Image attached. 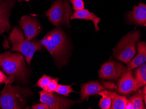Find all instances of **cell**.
I'll return each mask as SVG.
<instances>
[{
	"label": "cell",
	"instance_id": "obj_1",
	"mask_svg": "<svg viewBox=\"0 0 146 109\" xmlns=\"http://www.w3.org/2000/svg\"><path fill=\"white\" fill-rule=\"evenodd\" d=\"M39 42L55 60L64 63L68 54V45L64 31L60 27L49 32Z\"/></svg>",
	"mask_w": 146,
	"mask_h": 109
},
{
	"label": "cell",
	"instance_id": "obj_2",
	"mask_svg": "<svg viewBox=\"0 0 146 109\" xmlns=\"http://www.w3.org/2000/svg\"><path fill=\"white\" fill-rule=\"evenodd\" d=\"M32 94V92L28 89L6 84L0 97V109H23L26 99Z\"/></svg>",
	"mask_w": 146,
	"mask_h": 109
},
{
	"label": "cell",
	"instance_id": "obj_3",
	"mask_svg": "<svg viewBox=\"0 0 146 109\" xmlns=\"http://www.w3.org/2000/svg\"><path fill=\"white\" fill-rule=\"evenodd\" d=\"M9 40L12 44L11 51L18 52L25 56V60L29 65L35 53L42 48L39 41L26 40L22 31L17 27L11 31Z\"/></svg>",
	"mask_w": 146,
	"mask_h": 109
},
{
	"label": "cell",
	"instance_id": "obj_4",
	"mask_svg": "<svg viewBox=\"0 0 146 109\" xmlns=\"http://www.w3.org/2000/svg\"><path fill=\"white\" fill-rule=\"evenodd\" d=\"M140 31L128 33L119 41L113 51L115 58L127 65L136 54V44L141 39Z\"/></svg>",
	"mask_w": 146,
	"mask_h": 109
},
{
	"label": "cell",
	"instance_id": "obj_5",
	"mask_svg": "<svg viewBox=\"0 0 146 109\" xmlns=\"http://www.w3.org/2000/svg\"><path fill=\"white\" fill-rule=\"evenodd\" d=\"M71 15L72 11L68 0H56L45 14L52 25L56 27L65 26L69 28L70 27Z\"/></svg>",
	"mask_w": 146,
	"mask_h": 109
},
{
	"label": "cell",
	"instance_id": "obj_6",
	"mask_svg": "<svg viewBox=\"0 0 146 109\" xmlns=\"http://www.w3.org/2000/svg\"><path fill=\"white\" fill-rule=\"evenodd\" d=\"M0 67L7 75L14 76L21 80L25 79L26 66L24 58L21 54L9 51L2 54Z\"/></svg>",
	"mask_w": 146,
	"mask_h": 109
},
{
	"label": "cell",
	"instance_id": "obj_7",
	"mask_svg": "<svg viewBox=\"0 0 146 109\" xmlns=\"http://www.w3.org/2000/svg\"><path fill=\"white\" fill-rule=\"evenodd\" d=\"M40 101L46 104L50 109H69L81 100L72 101L56 94L54 92L42 91L39 92Z\"/></svg>",
	"mask_w": 146,
	"mask_h": 109
},
{
	"label": "cell",
	"instance_id": "obj_8",
	"mask_svg": "<svg viewBox=\"0 0 146 109\" xmlns=\"http://www.w3.org/2000/svg\"><path fill=\"white\" fill-rule=\"evenodd\" d=\"M129 70L128 67L114 61L103 63L98 71L99 78L103 79L116 80Z\"/></svg>",
	"mask_w": 146,
	"mask_h": 109
},
{
	"label": "cell",
	"instance_id": "obj_9",
	"mask_svg": "<svg viewBox=\"0 0 146 109\" xmlns=\"http://www.w3.org/2000/svg\"><path fill=\"white\" fill-rule=\"evenodd\" d=\"M20 27L24 31L26 40H32L41 32L42 28L38 20L28 15L23 16L19 21Z\"/></svg>",
	"mask_w": 146,
	"mask_h": 109
},
{
	"label": "cell",
	"instance_id": "obj_10",
	"mask_svg": "<svg viewBox=\"0 0 146 109\" xmlns=\"http://www.w3.org/2000/svg\"><path fill=\"white\" fill-rule=\"evenodd\" d=\"M15 0H0V33H9L11 29L9 17Z\"/></svg>",
	"mask_w": 146,
	"mask_h": 109
},
{
	"label": "cell",
	"instance_id": "obj_11",
	"mask_svg": "<svg viewBox=\"0 0 146 109\" xmlns=\"http://www.w3.org/2000/svg\"><path fill=\"white\" fill-rule=\"evenodd\" d=\"M138 89L137 81L129 69L119 78L117 83V93L120 95H127Z\"/></svg>",
	"mask_w": 146,
	"mask_h": 109
},
{
	"label": "cell",
	"instance_id": "obj_12",
	"mask_svg": "<svg viewBox=\"0 0 146 109\" xmlns=\"http://www.w3.org/2000/svg\"><path fill=\"white\" fill-rule=\"evenodd\" d=\"M114 84L110 82H103L102 84L98 81H93L82 84L81 87L80 95L81 100L88 98L89 96L104 89H113Z\"/></svg>",
	"mask_w": 146,
	"mask_h": 109
},
{
	"label": "cell",
	"instance_id": "obj_13",
	"mask_svg": "<svg viewBox=\"0 0 146 109\" xmlns=\"http://www.w3.org/2000/svg\"><path fill=\"white\" fill-rule=\"evenodd\" d=\"M126 20L129 24L146 27V4L139 3L137 6L134 5L133 10L127 14Z\"/></svg>",
	"mask_w": 146,
	"mask_h": 109
},
{
	"label": "cell",
	"instance_id": "obj_14",
	"mask_svg": "<svg viewBox=\"0 0 146 109\" xmlns=\"http://www.w3.org/2000/svg\"><path fill=\"white\" fill-rule=\"evenodd\" d=\"M137 48L138 51L137 55L127 64L128 68L130 70L139 67L146 62V42L139 41L137 44Z\"/></svg>",
	"mask_w": 146,
	"mask_h": 109
},
{
	"label": "cell",
	"instance_id": "obj_15",
	"mask_svg": "<svg viewBox=\"0 0 146 109\" xmlns=\"http://www.w3.org/2000/svg\"><path fill=\"white\" fill-rule=\"evenodd\" d=\"M70 19H83L87 21H92L94 23L96 31L98 32L100 30L98 23L100 22V18L95 15L93 12L88 10L84 9L74 11L70 17Z\"/></svg>",
	"mask_w": 146,
	"mask_h": 109
},
{
	"label": "cell",
	"instance_id": "obj_16",
	"mask_svg": "<svg viewBox=\"0 0 146 109\" xmlns=\"http://www.w3.org/2000/svg\"><path fill=\"white\" fill-rule=\"evenodd\" d=\"M111 99V109H125L127 99L124 96H120L116 92L104 89L103 90Z\"/></svg>",
	"mask_w": 146,
	"mask_h": 109
},
{
	"label": "cell",
	"instance_id": "obj_17",
	"mask_svg": "<svg viewBox=\"0 0 146 109\" xmlns=\"http://www.w3.org/2000/svg\"><path fill=\"white\" fill-rule=\"evenodd\" d=\"M134 92L133 94L127 99L133 106V109H146L143 103V97L141 91L138 89Z\"/></svg>",
	"mask_w": 146,
	"mask_h": 109
},
{
	"label": "cell",
	"instance_id": "obj_18",
	"mask_svg": "<svg viewBox=\"0 0 146 109\" xmlns=\"http://www.w3.org/2000/svg\"><path fill=\"white\" fill-rule=\"evenodd\" d=\"M135 78L137 81L138 89L143 87L146 84V64L144 63L134 71Z\"/></svg>",
	"mask_w": 146,
	"mask_h": 109
},
{
	"label": "cell",
	"instance_id": "obj_19",
	"mask_svg": "<svg viewBox=\"0 0 146 109\" xmlns=\"http://www.w3.org/2000/svg\"><path fill=\"white\" fill-rule=\"evenodd\" d=\"M101 95L102 98L99 101L98 106L102 109H110L111 106V99L104 91H102L96 93Z\"/></svg>",
	"mask_w": 146,
	"mask_h": 109
},
{
	"label": "cell",
	"instance_id": "obj_20",
	"mask_svg": "<svg viewBox=\"0 0 146 109\" xmlns=\"http://www.w3.org/2000/svg\"><path fill=\"white\" fill-rule=\"evenodd\" d=\"M52 78H52L50 76H47L46 74L43 75L42 76V78L38 80L35 86L41 88L43 91H47L49 82Z\"/></svg>",
	"mask_w": 146,
	"mask_h": 109
},
{
	"label": "cell",
	"instance_id": "obj_21",
	"mask_svg": "<svg viewBox=\"0 0 146 109\" xmlns=\"http://www.w3.org/2000/svg\"><path fill=\"white\" fill-rule=\"evenodd\" d=\"M74 92L71 88V85H63L59 84L55 91V92L56 93L66 97H69L70 93Z\"/></svg>",
	"mask_w": 146,
	"mask_h": 109
},
{
	"label": "cell",
	"instance_id": "obj_22",
	"mask_svg": "<svg viewBox=\"0 0 146 109\" xmlns=\"http://www.w3.org/2000/svg\"><path fill=\"white\" fill-rule=\"evenodd\" d=\"M15 78L14 76H6L0 70V84H11L14 81Z\"/></svg>",
	"mask_w": 146,
	"mask_h": 109
},
{
	"label": "cell",
	"instance_id": "obj_23",
	"mask_svg": "<svg viewBox=\"0 0 146 109\" xmlns=\"http://www.w3.org/2000/svg\"><path fill=\"white\" fill-rule=\"evenodd\" d=\"M72 5V8L75 11L84 9V2L83 0H70Z\"/></svg>",
	"mask_w": 146,
	"mask_h": 109
},
{
	"label": "cell",
	"instance_id": "obj_24",
	"mask_svg": "<svg viewBox=\"0 0 146 109\" xmlns=\"http://www.w3.org/2000/svg\"><path fill=\"white\" fill-rule=\"evenodd\" d=\"M59 79L58 78H52L49 82L47 87V91L51 92H54L58 86V82Z\"/></svg>",
	"mask_w": 146,
	"mask_h": 109
},
{
	"label": "cell",
	"instance_id": "obj_25",
	"mask_svg": "<svg viewBox=\"0 0 146 109\" xmlns=\"http://www.w3.org/2000/svg\"><path fill=\"white\" fill-rule=\"evenodd\" d=\"M32 109H50V107L46 104L41 102L40 104H37L31 107Z\"/></svg>",
	"mask_w": 146,
	"mask_h": 109
},
{
	"label": "cell",
	"instance_id": "obj_26",
	"mask_svg": "<svg viewBox=\"0 0 146 109\" xmlns=\"http://www.w3.org/2000/svg\"><path fill=\"white\" fill-rule=\"evenodd\" d=\"M142 93L143 95V100L144 101V102H145V104H146V85H144V87L143 88L142 91Z\"/></svg>",
	"mask_w": 146,
	"mask_h": 109
},
{
	"label": "cell",
	"instance_id": "obj_27",
	"mask_svg": "<svg viewBox=\"0 0 146 109\" xmlns=\"http://www.w3.org/2000/svg\"><path fill=\"white\" fill-rule=\"evenodd\" d=\"M125 109H133V106L130 102L127 100V104L125 105Z\"/></svg>",
	"mask_w": 146,
	"mask_h": 109
},
{
	"label": "cell",
	"instance_id": "obj_28",
	"mask_svg": "<svg viewBox=\"0 0 146 109\" xmlns=\"http://www.w3.org/2000/svg\"><path fill=\"white\" fill-rule=\"evenodd\" d=\"M29 1H30V0H17V1H18V2H20V1H26V2H29Z\"/></svg>",
	"mask_w": 146,
	"mask_h": 109
},
{
	"label": "cell",
	"instance_id": "obj_29",
	"mask_svg": "<svg viewBox=\"0 0 146 109\" xmlns=\"http://www.w3.org/2000/svg\"><path fill=\"white\" fill-rule=\"evenodd\" d=\"M2 61V54H0V65L1 64Z\"/></svg>",
	"mask_w": 146,
	"mask_h": 109
},
{
	"label": "cell",
	"instance_id": "obj_30",
	"mask_svg": "<svg viewBox=\"0 0 146 109\" xmlns=\"http://www.w3.org/2000/svg\"><path fill=\"white\" fill-rule=\"evenodd\" d=\"M0 87H1V84H0Z\"/></svg>",
	"mask_w": 146,
	"mask_h": 109
}]
</instances>
